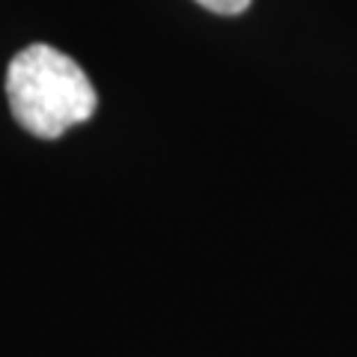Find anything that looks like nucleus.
Wrapping results in <instances>:
<instances>
[{
	"instance_id": "1",
	"label": "nucleus",
	"mask_w": 357,
	"mask_h": 357,
	"mask_svg": "<svg viewBox=\"0 0 357 357\" xmlns=\"http://www.w3.org/2000/svg\"><path fill=\"white\" fill-rule=\"evenodd\" d=\"M6 98L21 128L54 140L96 110V89L72 57L51 45H27L6 72Z\"/></svg>"
},
{
	"instance_id": "2",
	"label": "nucleus",
	"mask_w": 357,
	"mask_h": 357,
	"mask_svg": "<svg viewBox=\"0 0 357 357\" xmlns=\"http://www.w3.org/2000/svg\"><path fill=\"white\" fill-rule=\"evenodd\" d=\"M197 3H203L206 9H211L218 15H238L250 6V0H197Z\"/></svg>"
}]
</instances>
